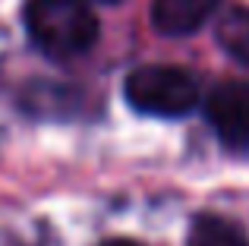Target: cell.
<instances>
[{"mask_svg": "<svg viewBox=\"0 0 249 246\" xmlns=\"http://www.w3.org/2000/svg\"><path fill=\"white\" fill-rule=\"evenodd\" d=\"M218 44L237 63L249 67V6H231L218 22Z\"/></svg>", "mask_w": 249, "mask_h": 246, "instance_id": "cell-5", "label": "cell"}, {"mask_svg": "<svg viewBox=\"0 0 249 246\" xmlns=\"http://www.w3.org/2000/svg\"><path fill=\"white\" fill-rule=\"evenodd\" d=\"M25 29L35 48L57 60L79 57L98 41V19L85 0H29Z\"/></svg>", "mask_w": 249, "mask_h": 246, "instance_id": "cell-1", "label": "cell"}, {"mask_svg": "<svg viewBox=\"0 0 249 246\" xmlns=\"http://www.w3.org/2000/svg\"><path fill=\"white\" fill-rule=\"evenodd\" d=\"M205 117L221 136V142L233 148L249 145V82L227 79L214 86L205 101Z\"/></svg>", "mask_w": 249, "mask_h": 246, "instance_id": "cell-3", "label": "cell"}, {"mask_svg": "<svg viewBox=\"0 0 249 246\" xmlns=\"http://www.w3.org/2000/svg\"><path fill=\"white\" fill-rule=\"evenodd\" d=\"M189 246H249V240L243 230L224 218L202 215L196 218L193 230H189Z\"/></svg>", "mask_w": 249, "mask_h": 246, "instance_id": "cell-6", "label": "cell"}, {"mask_svg": "<svg viewBox=\"0 0 249 246\" xmlns=\"http://www.w3.org/2000/svg\"><path fill=\"white\" fill-rule=\"evenodd\" d=\"M126 101L139 114L152 117H183L199 101V82L189 70L180 67H139L126 76Z\"/></svg>", "mask_w": 249, "mask_h": 246, "instance_id": "cell-2", "label": "cell"}, {"mask_svg": "<svg viewBox=\"0 0 249 246\" xmlns=\"http://www.w3.org/2000/svg\"><path fill=\"white\" fill-rule=\"evenodd\" d=\"M221 0H155L152 3V22L161 35H193L205 25V19L218 10Z\"/></svg>", "mask_w": 249, "mask_h": 246, "instance_id": "cell-4", "label": "cell"}, {"mask_svg": "<svg viewBox=\"0 0 249 246\" xmlns=\"http://www.w3.org/2000/svg\"><path fill=\"white\" fill-rule=\"evenodd\" d=\"M104 246H139V243H133V240H107Z\"/></svg>", "mask_w": 249, "mask_h": 246, "instance_id": "cell-7", "label": "cell"}, {"mask_svg": "<svg viewBox=\"0 0 249 246\" xmlns=\"http://www.w3.org/2000/svg\"><path fill=\"white\" fill-rule=\"evenodd\" d=\"M95 3H120V0H95Z\"/></svg>", "mask_w": 249, "mask_h": 246, "instance_id": "cell-8", "label": "cell"}]
</instances>
